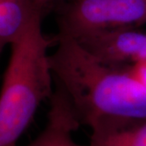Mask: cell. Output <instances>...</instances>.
<instances>
[{
  "label": "cell",
  "mask_w": 146,
  "mask_h": 146,
  "mask_svg": "<svg viewBox=\"0 0 146 146\" xmlns=\"http://www.w3.org/2000/svg\"><path fill=\"white\" fill-rule=\"evenodd\" d=\"M56 42L50 55L53 75L80 124L146 119V86L129 69L101 61L72 37L57 35Z\"/></svg>",
  "instance_id": "1"
},
{
  "label": "cell",
  "mask_w": 146,
  "mask_h": 146,
  "mask_svg": "<svg viewBox=\"0 0 146 146\" xmlns=\"http://www.w3.org/2000/svg\"><path fill=\"white\" fill-rule=\"evenodd\" d=\"M37 18L11 46L0 95V146H16L40 103L54 94L47 50L55 39L43 34Z\"/></svg>",
  "instance_id": "2"
},
{
  "label": "cell",
  "mask_w": 146,
  "mask_h": 146,
  "mask_svg": "<svg viewBox=\"0 0 146 146\" xmlns=\"http://www.w3.org/2000/svg\"><path fill=\"white\" fill-rule=\"evenodd\" d=\"M146 24V0H76L58 19L59 36H80Z\"/></svg>",
  "instance_id": "3"
},
{
  "label": "cell",
  "mask_w": 146,
  "mask_h": 146,
  "mask_svg": "<svg viewBox=\"0 0 146 146\" xmlns=\"http://www.w3.org/2000/svg\"><path fill=\"white\" fill-rule=\"evenodd\" d=\"M93 55L106 64L128 69L146 62V32L119 28L76 39Z\"/></svg>",
  "instance_id": "4"
},
{
  "label": "cell",
  "mask_w": 146,
  "mask_h": 146,
  "mask_svg": "<svg viewBox=\"0 0 146 146\" xmlns=\"http://www.w3.org/2000/svg\"><path fill=\"white\" fill-rule=\"evenodd\" d=\"M50 101L44 129L33 141L21 146H88L78 144L73 139L72 133L80 123L67 95L57 84Z\"/></svg>",
  "instance_id": "5"
},
{
  "label": "cell",
  "mask_w": 146,
  "mask_h": 146,
  "mask_svg": "<svg viewBox=\"0 0 146 146\" xmlns=\"http://www.w3.org/2000/svg\"><path fill=\"white\" fill-rule=\"evenodd\" d=\"M47 0H0V48L11 45L37 18L43 17Z\"/></svg>",
  "instance_id": "6"
},
{
  "label": "cell",
  "mask_w": 146,
  "mask_h": 146,
  "mask_svg": "<svg viewBox=\"0 0 146 146\" xmlns=\"http://www.w3.org/2000/svg\"><path fill=\"white\" fill-rule=\"evenodd\" d=\"M88 146H146V119H110L91 127Z\"/></svg>",
  "instance_id": "7"
},
{
  "label": "cell",
  "mask_w": 146,
  "mask_h": 146,
  "mask_svg": "<svg viewBox=\"0 0 146 146\" xmlns=\"http://www.w3.org/2000/svg\"><path fill=\"white\" fill-rule=\"evenodd\" d=\"M131 72L146 86V62L139 63L130 68Z\"/></svg>",
  "instance_id": "8"
},
{
  "label": "cell",
  "mask_w": 146,
  "mask_h": 146,
  "mask_svg": "<svg viewBox=\"0 0 146 146\" xmlns=\"http://www.w3.org/2000/svg\"><path fill=\"white\" fill-rule=\"evenodd\" d=\"M47 1H49V2H51V0H47ZM70 1H76V0H70Z\"/></svg>",
  "instance_id": "9"
}]
</instances>
